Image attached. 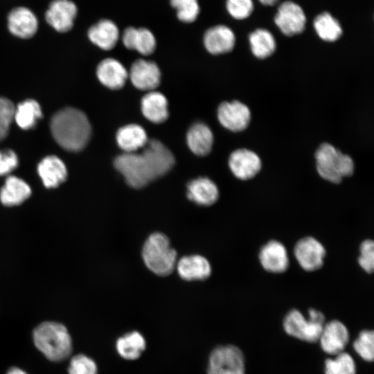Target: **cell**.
<instances>
[{"mask_svg":"<svg viewBox=\"0 0 374 374\" xmlns=\"http://www.w3.org/2000/svg\"><path fill=\"white\" fill-rule=\"evenodd\" d=\"M308 319L314 322L324 324L325 317L322 312L315 309H310L308 311Z\"/></svg>","mask_w":374,"mask_h":374,"instance_id":"60d3db41","label":"cell"},{"mask_svg":"<svg viewBox=\"0 0 374 374\" xmlns=\"http://www.w3.org/2000/svg\"><path fill=\"white\" fill-rule=\"evenodd\" d=\"M244 358L242 352L233 345L214 348L208 358L207 374H244Z\"/></svg>","mask_w":374,"mask_h":374,"instance_id":"8992f818","label":"cell"},{"mask_svg":"<svg viewBox=\"0 0 374 374\" xmlns=\"http://www.w3.org/2000/svg\"><path fill=\"white\" fill-rule=\"evenodd\" d=\"M77 12V6L73 1L53 0L46 10L45 19L55 30L65 33L72 28Z\"/></svg>","mask_w":374,"mask_h":374,"instance_id":"7c38bea8","label":"cell"},{"mask_svg":"<svg viewBox=\"0 0 374 374\" xmlns=\"http://www.w3.org/2000/svg\"><path fill=\"white\" fill-rule=\"evenodd\" d=\"M7 374H27L25 371L21 368L17 367L11 368L7 373Z\"/></svg>","mask_w":374,"mask_h":374,"instance_id":"7bdbcfd3","label":"cell"},{"mask_svg":"<svg viewBox=\"0 0 374 374\" xmlns=\"http://www.w3.org/2000/svg\"><path fill=\"white\" fill-rule=\"evenodd\" d=\"M313 27L319 38L325 42H335L343 33L341 24L329 12L318 14L314 19Z\"/></svg>","mask_w":374,"mask_h":374,"instance_id":"f546056e","label":"cell"},{"mask_svg":"<svg viewBox=\"0 0 374 374\" xmlns=\"http://www.w3.org/2000/svg\"><path fill=\"white\" fill-rule=\"evenodd\" d=\"M141 111L143 116L154 123H161L168 117V100L159 91H150L141 99Z\"/></svg>","mask_w":374,"mask_h":374,"instance_id":"4316f807","label":"cell"},{"mask_svg":"<svg viewBox=\"0 0 374 374\" xmlns=\"http://www.w3.org/2000/svg\"><path fill=\"white\" fill-rule=\"evenodd\" d=\"M170 5L177 10V18L182 22L191 23L199 14L197 0H170Z\"/></svg>","mask_w":374,"mask_h":374,"instance_id":"836d02e7","label":"cell"},{"mask_svg":"<svg viewBox=\"0 0 374 374\" xmlns=\"http://www.w3.org/2000/svg\"><path fill=\"white\" fill-rule=\"evenodd\" d=\"M319 341L324 352L336 355L344 352L349 341V333L343 323L332 320L323 325Z\"/></svg>","mask_w":374,"mask_h":374,"instance_id":"5bb4252c","label":"cell"},{"mask_svg":"<svg viewBox=\"0 0 374 374\" xmlns=\"http://www.w3.org/2000/svg\"><path fill=\"white\" fill-rule=\"evenodd\" d=\"M38 21L35 15L28 8L17 7L8 15L10 32L18 37L28 39L37 32Z\"/></svg>","mask_w":374,"mask_h":374,"instance_id":"e0dca14e","label":"cell"},{"mask_svg":"<svg viewBox=\"0 0 374 374\" xmlns=\"http://www.w3.org/2000/svg\"><path fill=\"white\" fill-rule=\"evenodd\" d=\"M99 81L111 89H119L124 86L128 78L125 67L118 60L109 57L102 60L97 66Z\"/></svg>","mask_w":374,"mask_h":374,"instance_id":"d6986e66","label":"cell"},{"mask_svg":"<svg viewBox=\"0 0 374 374\" xmlns=\"http://www.w3.org/2000/svg\"><path fill=\"white\" fill-rule=\"evenodd\" d=\"M116 140L124 152H135L148 141L145 130L138 124H128L119 128Z\"/></svg>","mask_w":374,"mask_h":374,"instance_id":"83f0119b","label":"cell"},{"mask_svg":"<svg viewBox=\"0 0 374 374\" xmlns=\"http://www.w3.org/2000/svg\"><path fill=\"white\" fill-rule=\"evenodd\" d=\"M175 267L179 276L186 280H204L211 273L209 262L199 255L182 257L177 261Z\"/></svg>","mask_w":374,"mask_h":374,"instance_id":"44dd1931","label":"cell"},{"mask_svg":"<svg viewBox=\"0 0 374 374\" xmlns=\"http://www.w3.org/2000/svg\"><path fill=\"white\" fill-rule=\"evenodd\" d=\"M274 20L283 35L292 37L304 31L307 17L303 8L299 3L287 0L279 5Z\"/></svg>","mask_w":374,"mask_h":374,"instance_id":"52a82bcc","label":"cell"},{"mask_svg":"<svg viewBox=\"0 0 374 374\" xmlns=\"http://www.w3.org/2000/svg\"><path fill=\"white\" fill-rule=\"evenodd\" d=\"M323 325L307 319L297 310L290 311L283 321V328L287 334L308 342L319 341Z\"/></svg>","mask_w":374,"mask_h":374,"instance_id":"9c48e42d","label":"cell"},{"mask_svg":"<svg viewBox=\"0 0 374 374\" xmlns=\"http://www.w3.org/2000/svg\"><path fill=\"white\" fill-rule=\"evenodd\" d=\"M114 165L126 183L134 188H141L154 180L142 154L124 152L115 158Z\"/></svg>","mask_w":374,"mask_h":374,"instance_id":"5b68a950","label":"cell"},{"mask_svg":"<svg viewBox=\"0 0 374 374\" xmlns=\"http://www.w3.org/2000/svg\"><path fill=\"white\" fill-rule=\"evenodd\" d=\"M128 75L133 85L143 91H153L161 81V71L157 64L142 59L133 62Z\"/></svg>","mask_w":374,"mask_h":374,"instance_id":"4fadbf2b","label":"cell"},{"mask_svg":"<svg viewBox=\"0 0 374 374\" xmlns=\"http://www.w3.org/2000/svg\"><path fill=\"white\" fill-rule=\"evenodd\" d=\"M141 154L148 164L154 179L168 173L175 163L172 152L157 139L148 140Z\"/></svg>","mask_w":374,"mask_h":374,"instance_id":"ba28073f","label":"cell"},{"mask_svg":"<svg viewBox=\"0 0 374 374\" xmlns=\"http://www.w3.org/2000/svg\"><path fill=\"white\" fill-rule=\"evenodd\" d=\"M37 172L44 186L54 188L62 184L67 177L64 163L57 157L51 155L44 157L37 166Z\"/></svg>","mask_w":374,"mask_h":374,"instance_id":"ffe728a7","label":"cell"},{"mask_svg":"<svg viewBox=\"0 0 374 374\" xmlns=\"http://www.w3.org/2000/svg\"><path fill=\"white\" fill-rule=\"evenodd\" d=\"M204 44L211 54L229 53L235 44V35L227 26L219 24L208 28L204 35Z\"/></svg>","mask_w":374,"mask_h":374,"instance_id":"ac0fdd59","label":"cell"},{"mask_svg":"<svg viewBox=\"0 0 374 374\" xmlns=\"http://www.w3.org/2000/svg\"><path fill=\"white\" fill-rule=\"evenodd\" d=\"M262 267L271 273H283L289 266L287 251L280 242L270 240L262 247L259 253Z\"/></svg>","mask_w":374,"mask_h":374,"instance_id":"2e32d148","label":"cell"},{"mask_svg":"<svg viewBox=\"0 0 374 374\" xmlns=\"http://www.w3.org/2000/svg\"><path fill=\"white\" fill-rule=\"evenodd\" d=\"M42 117L40 105L35 100H26L15 108L14 119L17 125L23 130L34 127Z\"/></svg>","mask_w":374,"mask_h":374,"instance_id":"1f68e13d","label":"cell"},{"mask_svg":"<svg viewBox=\"0 0 374 374\" xmlns=\"http://www.w3.org/2000/svg\"><path fill=\"white\" fill-rule=\"evenodd\" d=\"M189 149L197 156H206L211 151L213 134L208 125L202 122L193 124L186 134Z\"/></svg>","mask_w":374,"mask_h":374,"instance_id":"484cf974","label":"cell"},{"mask_svg":"<svg viewBox=\"0 0 374 374\" xmlns=\"http://www.w3.org/2000/svg\"><path fill=\"white\" fill-rule=\"evenodd\" d=\"M279 0H258V1L265 6H273L276 5Z\"/></svg>","mask_w":374,"mask_h":374,"instance_id":"b9f144b4","label":"cell"},{"mask_svg":"<svg viewBox=\"0 0 374 374\" xmlns=\"http://www.w3.org/2000/svg\"><path fill=\"white\" fill-rule=\"evenodd\" d=\"M18 157L11 150H0V176L8 175L18 166Z\"/></svg>","mask_w":374,"mask_h":374,"instance_id":"ab89813d","label":"cell"},{"mask_svg":"<svg viewBox=\"0 0 374 374\" xmlns=\"http://www.w3.org/2000/svg\"><path fill=\"white\" fill-rule=\"evenodd\" d=\"M177 252L171 247L168 238L156 232L145 240L142 257L146 267L159 276L170 274L176 267Z\"/></svg>","mask_w":374,"mask_h":374,"instance_id":"3957f363","label":"cell"},{"mask_svg":"<svg viewBox=\"0 0 374 374\" xmlns=\"http://www.w3.org/2000/svg\"><path fill=\"white\" fill-rule=\"evenodd\" d=\"M187 197L200 206H210L218 199L217 185L208 177L191 180L187 185Z\"/></svg>","mask_w":374,"mask_h":374,"instance_id":"603a6c76","label":"cell"},{"mask_svg":"<svg viewBox=\"0 0 374 374\" xmlns=\"http://www.w3.org/2000/svg\"><path fill=\"white\" fill-rule=\"evenodd\" d=\"M15 105L8 98L0 96V141L8 135L14 119Z\"/></svg>","mask_w":374,"mask_h":374,"instance_id":"74e56055","label":"cell"},{"mask_svg":"<svg viewBox=\"0 0 374 374\" xmlns=\"http://www.w3.org/2000/svg\"><path fill=\"white\" fill-rule=\"evenodd\" d=\"M294 253L298 263L304 270L312 271L323 265L326 249L319 240L308 236L296 242Z\"/></svg>","mask_w":374,"mask_h":374,"instance_id":"30bf717a","label":"cell"},{"mask_svg":"<svg viewBox=\"0 0 374 374\" xmlns=\"http://www.w3.org/2000/svg\"><path fill=\"white\" fill-rule=\"evenodd\" d=\"M52 135L64 149L78 152L89 141L91 127L86 114L80 109L66 107L56 112L50 123Z\"/></svg>","mask_w":374,"mask_h":374,"instance_id":"6da1fadb","label":"cell"},{"mask_svg":"<svg viewBox=\"0 0 374 374\" xmlns=\"http://www.w3.org/2000/svg\"><path fill=\"white\" fill-rule=\"evenodd\" d=\"M358 258L359 266L367 273H372L374 268V243L372 240H365L359 247Z\"/></svg>","mask_w":374,"mask_h":374,"instance_id":"f35d334b","label":"cell"},{"mask_svg":"<svg viewBox=\"0 0 374 374\" xmlns=\"http://www.w3.org/2000/svg\"><path fill=\"white\" fill-rule=\"evenodd\" d=\"M122 42L128 49L136 50L143 55H149L156 48V39L153 33L145 28H127L123 33Z\"/></svg>","mask_w":374,"mask_h":374,"instance_id":"7402d4cb","label":"cell"},{"mask_svg":"<svg viewBox=\"0 0 374 374\" xmlns=\"http://www.w3.org/2000/svg\"><path fill=\"white\" fill-rule=\"evenodd\" d=\"M146 348L143 336L138 331L128 332L119 337L116 342L118 355L127 360H135L140 357Z\"/></svg>","mask_w":374,"mask_h":374,"instance_id":"f1b7e54d","label":"cell"},{"mask_svg":"<svg viewBox=\"0 0 374 374\" xmlns=\"http://www.w3.org/2000/svg\"><path fill=\"white\" fill-rule=\"evenodd\" d=\"M315 159L319 175L331 183H340L344 177L353 174L352 158L329 143H325L319 147Z\"/></svg>","mask_w":374,"mask_h":374,"instance_id":"277c9868","label":"cell"},{"mask_svg":"<svg viewBox=\"0 0 374 374\" xmlns=\"http://www.w3.org/2000/svg\"><path fill=\"white\" fill-rule=\"evenodd\" d=\"M217 118L227 130L241 132L249 125L251 112L248 107L240 101L223 102L218 107Z\"/></svg>","mask_w":374,"mask_h":374,"instance_id":"8fae6325","label":"cell"},{"mask_svg":"<svg viewBox=\"0 0 374 374\" xmlns=\"http://www.w3.org/2000/svg\"><path fill=\"white\" fill-rule=\"evenodd\" d=\"M355 352L365 361L372 362L374 357V333L373 330L362 331L353 343Z\"/></svg>","mask_w":374,"mask_h":374,"instance_id":"e575fe53","label":"cell"},{"mask_svg":"<svg viewBox=\"0 0 374 374\" xmlns=\"http://www.w3.org/2000/svg\"><path fill=\"white\" fill-rule=\"evenodd\" d=\"M69 374H98L97 365L87 355H76L70 361Z\"/></svg>","mask_w":374,"mask_h":374,"instance_id":"8d00e7d4","label":"cell"},{"mask_svg":"<svg viewBox=\"0 0 374 374\" xmlns=\"http://www.w3.org/2000/svg\"><path fill=\"white\" fill-rule=\"evenodd\" d=\"M30 186L23 179L9 176L0 189V202L5 206H18L31 195Z\"/></svg>","mask_w":374,"mask_h":374,"instance_id":"cb8c5ba5","label":"cell"},{"mask_svg":"<svg viewBox=\"0 0 374 374\" xmlns=\"http://www.w3.org/2000/svg\"><path fill=\"white\" fill-rule=\"evenodd\" d=\"M87 35L93 44L107 51L113 48L118 42L119 30L112 21L102 19L89 28Z\"/></svg>","mask_w":374,"mask_h":374,"instance_id":"d4e9b609","label":"cell"},{"mask_svg":"<svg viewBox=\"0 0 374 374\" xmlns=\"http://www.w3.org/2000/svg\"><path fill=\"white\" fill-rule=\"evenodd\" d=\"M336 355L335 359L326 360L325 374H355V364L348 353L342 352Z\"/></svg>","mask_w":374,"mask_h":374,"instance_id":"d6a6232c","label":"cell"},{"mask_svg":"<svg viewBox=\"0 0 374 374\" xmlns=\"http://www.w3.org/2000/svg\"><path fill=\"white\" fill-rule=\"evenodd\" d=\"M229 166L235 177L248 180L259 172L261 161L255 152L247 149H238L231 154Z\"/></svg>","mask_w":374,"mask_h":374,"instance_id":"9a60e30c","label":"cell"},{"mask_svg":"<svg viewBox=\"0 0 374 374\" xmlns=\"http://www.w3.org/2000/svg\"><path fill=\"white\" fill-rule=\"evenodd\" d=\"M226 9L232 18L243 20L251 15L254 3L253 0H226Z\"/></svg>","mask_w":374,"mask_h":374,"instance_id":"d590c367","label":"cell"},{"mask_svg":"<svg viewBox=\"0 0 374 374\" xmlns=\"http://www.w3.org/2000/svg\"><path fill=\"white\" fill-rule=\"evenodd\" d=\"M33 337L36 348L51 361L65 360L72 352L70 334L62 323L43 322L35 328Z\"/></svg>","mask_w":374,"mask_h":374,"instance_id":"7a4b0ae2","label":"cell"},{"mask_svg":"<svg viewBox=\"0 0 374 374\" xmlns=\"http://www.w3.org/2000/svg\"><path fill=\"white\" fill-rule=\"evenodd\" d=\"M249 42L252 53L260 59L268 57L276 50V44L274 35L263 28L252 31L249 35Z\"/></svg>","mask_w":374,"mask_h":374,"instance_id":"4dcf8cb0","label":"cell"}]
</instances>
